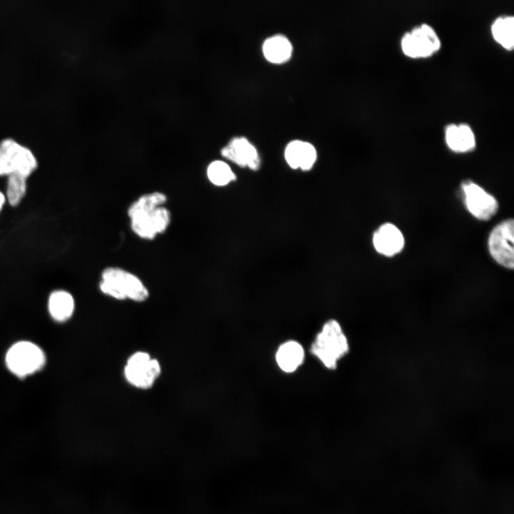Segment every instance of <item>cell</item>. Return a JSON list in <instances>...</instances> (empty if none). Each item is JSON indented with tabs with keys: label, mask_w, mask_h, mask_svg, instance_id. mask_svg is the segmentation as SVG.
Here are the masks:
<instances>
[{
	"label": "cell",
	"mask_w": 514,
	"mask_h": 514,
	"mask_svg": "<svg viewBox=\"0 0 514 514\" xmlns=\"http://www.w3.org/2000/svg\"><path fill=\"white\" fill-rule=\"evenodd\" d=\"M6 201L5 195L0 191V211L1 210L2 207L4 206L5 202Z\"/></svg>",
	"instance_id": "20"
},
{
	"label": "cell",
	"mask_w": 514,
	"mask_h": 514,
	"mask_svg": "<svg viewBox=\"0 0 514 514\" xmlns=\"http://www.w3.org/2000/svg\"><path fill=\"white\" fill-rule=\"evenodd\" d=\"M276 359L282 371L291 373L302 364L304 359V350L297 341H288L278 348Z\"/></svg>",
	"instance_id": "14"
},
{
	"label": "cell",
	"mask_w": 514,
	"mask_h": 514,
	"mask_svg": "<svg viewBox=\"0 0 514 514\" xmlns=\"http://www.w3.org/2000/svg\"><path fill=\"white\" fill-rule=\"evenodd\" d=\"M440 46L439 37L433 28L427 24L415 26L404 34L401 39L403 53L413 58L428 56Z\"/></svg>",
	"instance_id": "7"
},
{
	"label": "cell",
	"mask_w": 514,
	"mask_h": 514,
	"mask_svg": "<svg viewBox=\"0 0 514 514\" xmlns=\"http://www.w3.org/2000/svg\"><path fill=\"white\" fill-rule=\"evenodd\" d=\"M75 308V302L72 295L64 290L52 292L48 301V309L52 318L58 322L69 320Z\"/></svg>",
	"instance_id": "15"
},
{
	"label": "cell",
	"mask_w": 514,
	"mask_h": 514,
	"mask_svg": "<svg viewBox=\"0 0 514 514\" xmlns=\"http://www.w3.org/2000/svg\"><path fill=\"white\" fill-rule=\"evenodd\" d=\"M284 156L291 168L309 171L316 161L317 153L315 147L311 143L294 140L286 146Z\"/></svg>",
	"instance_id": "11"
},
{
	"label": "cell",
	"mask_w": 514,
	"mask_h": 514,
	"mask_svg": "<svg viewBox=\"0 0 514 514\" xmlns=\"http://www.w3.org/2000/svg\"><path fill=\"white\" fill-rule=\"evenodd\" d=\"M100 291L119 301H146L149 293L142 281L131 272L116 266H109L101 273Z\"/></svg>",
	"instance_id": "1"
},
{
	"label": "cell",
	"mask_w": 514,
	"mask_h": 514,
	"mask_svg": "<svg viewBox=\"0 0 514 514\" xmlns=\"http://www.w3.org/2000/svg\"><path fill=\"white\" fill-rule=\"evenodd\" d=\"M462 189L467 208L473 216L487 221L495 214L498 205L492 195L470 181H464Z\"/></svg>",
	"instance_id": "9"
},
{
	"label": "cell",
	"mask_w": 514,
	"mask_h": 514,
	"mask_svg": "<svg viewBox=\"0 0 514 514\" xmlns=\"http://www.w3.org/2000/svg\"><path fill=\"white\" fill-rule=\"evenodd\" d=\"M26 179L16 174L8 176L6 198L11 206H17L26 194Z\"/></svg>",
	"instance_id": "19"
},
{
	"label": "cell",
	"mask_w": 514,
	"mask_h": 514,
	"mask_svg": "<svg viewBox=\"0 0 514 514\" xmlns=\"http://www.w3.org/2000/svg\"><path fill=\"white\" fill-rule=\"evenodd\" d=\"M492 34L500 44L507 49L514 45V18L512 16L497 18L491 26Z\"/></svg>",
	"instance_id": "17"
},
{
	"label": "cell",
	"mask_w": 514,
	"mask_h": 514,
	"mask_svg": "<svg viewBox=\"0 0 514 514\" xmlns=\"http://www.w3.org/2000/svg\"><path fill=\"white\" fill-rule=\"evenodd\" d=\"M132 231L139 238L153 240L164 233L171 219L170 211L163 206L127 213Z\"/></svg>",
	"instance_id": "5"
},
{
	"label": "cell",
	"mask_w": 514,
	"mask_h": 514,
	"mask_svg": "<svg viewBox=\"0 0 514 514\" xmlns=\"http://www.w3.org/2000/svg\"><path fill=\"white\" fill-rule=\"evenodd\" d=\"M512 218L500 223L491 231L488 249L494 260L505 268L514 267L513 226Z\"/></svg>",
	"instance_id": "8"
},
{
	"label": "cell",
	"mask_w": 514,
	"mask_h": 514,
	"mask_svg": "<svg viewBox=\"0 0 514 514\" xmlns=\"http://www.w3.org/2000/svg\"><path fill=\"white\" fill-rule=\"evenodd\" d=\"M224 158L241 167L257 171L261 166V159L256 148L244 137H235L221 150Z\"/></svg>",
	"instance_id": "10"
},
{
	"label": "cell",
	"mask_w": 514,
	"mask_h": 514,
	"mask_svg": "<svg viewBox=\"0 0 514 514\" xmlns=\"http://www.w3.org/2000/svg\"><path fill=\"white\" fill-rule=\"evenodd\" d=\"M36 167V160L28 148L11 140L0 145V176L16 174L28 178Z\"/></svg>",
	"instance_id": "4"
},
{
	"label": "cell",
	"mask_w": 514,
	"mask_h": 514,
	"mask_svg": "<svg viewBox=\"0 0 514 514\" xmlns=\"http://www.w3.org/2000/svg\"><path fill=\"white\" fill-rule=\"evenodd\" d=\"M159 362L144 351H136L127 360L124 374L131 386L141 389L153 386L161 374Z\"/></svg>",
	"instance_id": "6"
},
{
	"label": "cell",
	"mask_w": 514,
	"mask_h": 514,
	"mask_svg": "<svg viewBox=\"0 0 514 514\" xmlns=\"http://www.w3.org/2000/svg\"><path fill=\"white\" fill-rule=\"evenodd\" d=\"M206 175L209 181L216 186H225L236 179L231 167L226 162L219 160L209 163Z\"/></svg>",
	"instance_id": "18"
},
{
	"label": "cell",
	"mask_w": 514,
	"mask_h": 514,
	"mask_svg": "<svg viewBox=\"0 0 514 514\" xmlns=\"http://www.w3.org/2000/svg\"><path fill=\"white\" fill-rule=\"evenodd\" d=\"M262 49L266 59L275 64L287 61L293 51L291 41L283 34H276L267 38Z\"/></svg>",
	"instance_id": "16"
},
{
	"label": "cell",
	"mask_w": 514,
	"mask_h": 514,
	"mask_svg": "<svg viewBox=\"0 0 514 514\" xmlns=\"http://www.w3.org/2000/svg\"><path fill=\"white\" fill-rule=\"evenodd\" d=\"M348 342L340 324L329 320L323 325L311 347V352L329 369H335L337 361L348 353Z\"/></svg>",
	"instance_id": "2"
},
{
	"label": "cell",
	"mask_w": 514,
	"mask_h": 514,
	"mask_svg": "<svg viewBox=\"0 0 514 514\" xmlns=\"http://www.w3.org/2000/svg\"><path fill=\"white\" fill-rule=\"evenodd\" d=\"M373 243L376 250L386 256L399 253L404 246V238L400 231L392 223L382 225L374 233Z\"/></svg>",
	"instance_id": "12"
},
{
	"label": "cell",
	"mask_w": 514,
	"mask_h": 514,
	"mask_svg": "<svg viewBox=\"0 0 514 514\" xmlns=\"http://www.w3.org/2000/svg\"><path fill=\"white\" fill-rule=\"evenodd\" d=\"M445 141L448 147L456 152H465L475 146V134L465 124L448 125L445 129Z\"/></svg>",
	"instance_id": "13"
},
{
	"label": "cell",
	"mask_w": 514,
	"mask_h": 514,
	"mask_svg": "<svg viewBox=\"0 0 514 514\" xmlns=\"http://www.w3.org/2000/svg\"><path fill=\"white\" fill-rule=\"evenodd\" d=\"M5 360L8 369L13 374L24 378L41 370L46 363V356L36 344L21 341L9 348Z\"/></svg>",
	"instance_id": "3"
}]
</instances>
